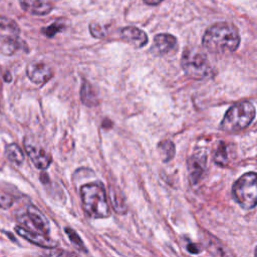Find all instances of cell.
Returning <instances> with one entry per match:
<instances>
[{
  "label": "cell",
  "mask_w": 257,
  "mask_h": 257,
  "mask_svg": "<svg viewBox=\"0 0 257 257\" xmlns=\"http://www.w3.org/2000/svg\"><path fill=\"white\" fill-rule=\"evenodd\" d=\"M202 42L203 46L212 53L232 52L240 44V35L233 24L217 22L206 30Z\"/></svg>",
  "instance_id": "cell-1"
},
{
  "label": "cell",
  "mask_w": 257,
  "mask_h": 257,
  "mask_svg": "<svg viewBox=\"0 0 257 257\" xmlns=\"http://www.w3.org/2000/svg\"><path fill=\"white\" fill-rule=\"evenodd\" d=\"M80 197L83 210L90 218H107L110 215L105 190L101 183L83 185L80 188Z\"/></svg>",
  "instance_id": "cell-2"
},
{
  "label": "cell",
  "mask_w": 257,
  "mask_h": 257,
  "mask_svg": "<svg viewBox=\"0 0 257 257\" xmlns=\"http://www.w3.org/2000/svg\"><path fill=\"white\" fill-rule=\"evenodd\" d=\"M254 117V105L250 101H241L227 110L220 127L227 133H236L247 127Z\"/></svg>",
  "instance_id": "cell-3"
},
{
  "label": "cell",
  "mask_w": 257,
  "mask_h": 257,
  "mask_svg": "<svg viewBox=\"0 0 257 257\" xmlns=\"http://www.w3.org/2000/svg\"><path fill=\"white\" fill-rule=\"evenodd\" d=\"M233 197L244 209L257 205V174L249 172L241 176L233 185Z\"/></svg>",
  "instance_id": "cell-4"
},
{
  "label": "cell",
  "mask_w": 257,
  "mask_h": 257,
  "mask_svg": "<svg viewBox=\"0 0 257 257\" xmlns=\"http://www.w3.org/2000/svg\"><path fill=\"white\" fill-rule=\"evenodd\" d=\"M181 64L186 74L193 79H204L212 74V67L206 55L194 48H186Z\"/></svg>",
  "instance_id": "cell-5"
},
{
  "label": "cell",
  "mask_w": 257,
  "mask_h": 257,
  "mask_svg": "<svg viewBox=\"0 0 257 257\" xmlns=\"http://www.w3.org/2000/svg\"><path fill=\"white\" fill-rule=\"evenodd\" d=\"M24 149L31 162L37 169L45 170L51 164L50 155L30 139L24 140Z\"/></svg>",
  "instance_id": "cell-6"
},
{
  "label": "cell",
  "mask_w": 257,
  "mask_h": 257,
  "mask_svg": "<svg viewBox=\"0 0 257 257\" xmlns=\"http://www.w3.org/2000/svg\"><path fill=\"white\" fill-rule=\"evenodd\" d=\"M25 216V224H31L40 233L47 234L49 232V222L38 208L29 205L26 209Z\"/></svg>",
  "instance_id": "cell-7"
},
{
  "label": "cell",
  "mask_w": 257,
  "mask_h": 257,
  "mask_svg": "<svg viewBox=\"0 0 257 257\" xmlns=\"http://www.w3.org/2000/svg\"><path fill=\"white\" fill-rule=\"evenodd\" d=\"M15 231L17 232L18 235H20L21 237H23L27 241H29V242L37 245V246L47 248V249H51V248H54L57 245V243L54 240L47 237L46 234L31 231V230H28L26 228H22L20 226L15 227Z\"/></svg>",
  "instance_id": "cell-8"
},
{
  "label": "cell",
  "mask_w": 257,
  "mask_h": 257,
  "mask_svg": "<svg viewBox=\"0 0 257 257\" xmlns=\"http://www.w3.org/2000/svg\"><path fill=\"white\" fill-rule=\"evenodd\" d=\"M26 73L28 78L36 84H43L53 76L52 69L44 63L29 64L26 68Z\"/></svg>",
  "instance_id": "cell-9"
},
{
  "label": "cell",
  "mask_w": 257,
  "mask_h": 257,
  "mask_svg": "<svg viewBox=\"0 0 257 257\" xmlns=\"http://www.w3.org/2000/svg\"><path fill=\"white\" fill-rule=\"evenodd\" d=\"M153 50L158 55H167L172 53L177 48V39L175 36L168 33H161L155 36Z\"/></svg>",
  "instance_id": "cell-10"
},
{
  "label": "cell",
  "mask_w": 257,
  "mask_h": 257,
  "mask_svg": "<svg viewBox=\"0 0 257 257\" xmlns=\"http://www.w3.org/2000/svg\"><path fill=\"white\" fill-rule=\"evenodd\" d=\"M120 37L123 41L138 48L143 47L148 43L147 34L143 30L134 26H127L122 28L120 30Z\"/></svg>",
  "instance_id": "cell-11"
},
{
  "label": "cell",
  "mask_w": 257,
  "mask_h": 257,
  "mask_svg": "<svg viewBox=\"0 0 257 257\" xmlns=\"http://www.w3.org/2000/svg\"><path fill=\"white\" fill-rule=\"evenodd\" d=\"M19 2L25 11L34 15H45L52 9L49 0H19Z\"/></svg>",
  "instance_id": "cell-12"
},
{
  "label": "cell",
  "mask_w": 257,
  "mask_h": 257,
  "mask_svg": "<svg viewBox=\"0 0 257 257\" xmlns=\"http://www.w3.org/2000/svg\"><path fill=\"white\" fill-rule=\"evenodd\" d=\"M189 173L194 182H198L206 169V156L195 155L188 161Z\"/></svg>",
  "instance_id": "cell-13"
},
{
  "label": "cell",
  "mask_w": 257,
  "mask_h": 257,
  "mask_svg": "<svg viewBox=\"0 0 257 257\" xmlns=\"http://www.w3.org/2000/svg\"><path fill=\"white\" fill-rule=\"evenodd\" d=\"M22 45L23 43L16 34L3 36L0 38V51L5 55H12Z\"/></svg>",
  "instance_id": "cell-14"
},
{
  "label": "cell",
  "mask_w": 257,
  "mask_h": 257,
  "mask_svg": "<svg viewBox=\"0 0 257 257\" xmlns=\"http://www.w3.org/2000/svg\"><path fill=\"white\" fill-rule=\"evenodd\" d=\"M80 97L85 105L93 106L97 104V95L91 84L87 81H83L80 89Z\"/></svg>",
  "instance_id": "cell-15"
},
{
  "label": "cell",
  "mask_w": 257,
  "mask_h": 257,
  "mask_svg": "<svg viewBox=\"0 0 257 257\" xmlns=\"http://www.w3.org/2000/svg\"><path fill=\"white\" fill-rule=\"evenodd\" d=\"M5 155L9 161L16 165H21L24 161V154L21 148L15 143H11L5 147Z\"/></svg>",
  "instance_id": "cell-16"
},
{
  "label": "cell",
  "mask_w": 257,
  "mask_h": 257,
  "mask_svg": "<svg viewBox=\"0 0 257 257\" xmlns=\"http://www.w3.org/2000/svg\"><path fill=\"white\" fill-rule=\"evenodd\" d=\"M159 152L164 162H169L175 156V145L171 141H163L159 144Z\"/></svg>",
  "instance_id": "cell-17"
},
{
  "label": "cell",
  "mask_w": 257,
  "mask_h": 257,
  "mask_svg": "<svg viewBox=\"0 0 257 257\" xmlns=\"http://www.w3.org/2000/svg\"><path fill=\"white\" fill-rule=\"evenodd\" d=\"M215 162L220 166H225L229 161V146L221 143L216 150L215 156H214Z\"/></svg>",
  "instance_id": "cell-18"
},
{
  "label": "cell",
  "mask_w": 257,
  "mask_h": 257,
  "mask_svg": "<svg viewBox=\"0 0 257 257\" xmlns=\"http://www.w3.org/2000/svg\"><path fill=\"white\" fill-rule=\"evenodd\" d=\"M65 232L71 242V244L78 250L80 251H83V252H86V248L82 242V240L80 239V237L78 236V234L73 230V229H70V228H65Z\"/></svg>",
  "instance_id": "cell-19"
},
{
  "label": "cell",
  "mask_w": 257,
  "mask_h": 257,
  "mask_svg": "<svg viewBox=\"0 0 257 257\" xmlns=\"http://www.w3.org/2000/svg\"><path fill=\"white\" fill-rule=\"evenodd\" d=\"M0 28L8 30L11 34L17 35L19 32L18 25L13 20L5 17H0Z\"/></svg>",
  "instance_id": "cell-20"
},
{
  "label": "cell",
  "mask_w": 257,
  "mask_h": 257,
  "mask_svg": "<svg viewBox=\"0 0 257 257\" xmlns=\"http://www.w3.org/2000/svg\"><path fill=\"white\" fill-rule=\"evenodd\" d=\"M63 28H64V26H63L62 23L54 22V23H52L51 25H49L48 27H46L43 31H44V33H45V35H46L47 37H53L56 33L60 32Z\"/></svg>",
  "instance_id": "cell-21"
},
{
  "label": "cell",
  "mask_w": 257,
  "mask_h": 257,
  "mask_svg": "<svg viewBox=\"0 0 257 257\" xmlns=\"http://www.w3.org/2000/svg\"><path fill=\"white\" fill-rule=\"evenodd\" d=\"M14 203V199L4 192H0V207L3 209L10 208Z\"/></svg>",
  "instance_id": "cell-22"
},
{
  "label": "cell",
  "mask_w": 257,
  "mask_h": 257,
  "mask_svg": "<svg viewBox=\"0 0 257 257\" xmlns=\"http://www.w3.org/2000/svg\"><path fill=\"white\" fill-rule=\"evenodd\" d=\"M89 29H90V33L94 36V37H97V38H100V37H103L105 35V30L104 28L97 24V23H91L89 25Z\"/></svg>",
  "instance_id": "cell-23"
},
{
  "label": "cell",
  "mask_w": 257,
  "mask_h": 257,
  "mask_svg": "<svg viewBox=\"0 0 257 257\" xmlns=\"http://www.w3.org/2000/svg\"><path fill=\"white\" fill-rule=\"evenodd\" d=\"M187 249L189 252H191L192 254H197V253H200L201 252V248L199 245L197 244H194V243H190L188 246H187Z\"/></svg>",
  "instance_id": "cell-24"
},
{
  "label": "cell",
  "mask_w": 257,
  "mask_h": 257,
  "mask_svg": "<svg viewBox=\"0 0 257 257\" xmlns=\"http://www.w3.org/2000/svg\"><path fill=\"white\" fill-rule=\"evenodd\" d=\"M163 0H144L145 3L149 4V5H157L159 3H161Z\"/></svg>",
  "instance_id": "cell-25"
}]
</instances>
